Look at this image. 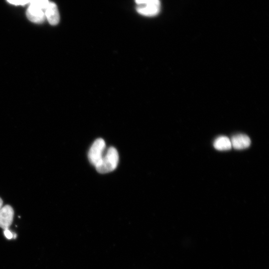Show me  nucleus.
<instances>
[{"label":"nucleus","instance_id":"nucleus-1","mask_svg":"<svg viewBox=\"0 0 269 269\" xmlns=\"http://www.w3.org/2000/svg\"><path fill=\"white\" fill-rule=\"evenodd\" d=\"M119 162V154L114 147H109L105 152L100 163L95 167L100 173H107L114 170Z\"/></svg>","mask_w":269,"mask_h":269},{"label":"nucleus","instance_id":"nucleus-2","mask_svg":"<svg viewBox=\"0 0 269 269\" xmlns=\"http://www.w3.org/2000/svg\"><path fill=\"white\" fill-rule=\"evenodd\" d=\"M136 10L141 15L146 16L156 15L160 10V0H134Z\"/></svg>","mask_w":269,"mask_h":269},{"label":"nucleus","instance_id":"nucleus-3","mask_svg":"<svg viewBox=\"0 0 269 269\" xmlns=\"http://www.w3.org/2000/svg\"><path fill=\"white\" fill-rule=\"evenodd\" d=\"M106 143L101 138L97 139L91 145L88 152L90 162L95 167L100 163L105 151Z\"/></svg>","mask_w":269,"mask_h":269},{"label":"nucleus","instance_id":"nucleus-4","mask_svg":"<svg viewBox=\"0 0 269 269\" xmlns=\"http://www.w3.org/2000/svg\"><path fill=\"white\" fill-rule=\"evenodd\" d=\"M14 215L13 208L9 205L2 206L0 210V227L8 229L11 225Z\"/></svg>","mask_w":269,"mask_h":269},{"label":"nucleus","instance_id":"nucleus-5","mask_svg":"<svg viewBox=\"0 0 269 269\" xmlns=\"http://www.w3.org/2000/svg\"><path fill=\"white\" fill-rule=\"evenodd\" d=\"M26 16L30 21L36 23H41L45 19V13L43 10L31 5L27 8Z\"/></svg>","mask_w":269,"mask_h":269},{"label":"nucleus","instance_id":"nucleus-6","mask_svg":"<svg viewBox=\"0 0 269 269\" xmlns=\"http://www.w3.org/2000/svg\"><path fill=\"white\" fill-rule=\"evenodd\" d=\"M45 15L49 23L52 25L57 24L60 20L59 11L56 4L54 2H49L45 9Z\"/></svg>","mask_w":269,"mask_h":269},{"label":"nucleus","instance_id":"nucleus-7","mask_svg":"<svg viewBox=\"0 0 269 269\" xmlns=\"http://www.w3.org/2000/svg\"><path fill=\"white\" fill-rule=\"evenodd\" d=\"M230 141L232 146L237 149L248 148L251 142L250 137L244 134H236L232 137Z\"/></svg>","mask_w":269,"mask_h":269},{"label":"nucleus","instance_id":"nucleus-8","mask_svg":"<svg viewBox=\"0 0 269 269\" xmlns=\"http://www.w3.org/2000/svg\"><path fill=\"white\" fill-rule=\"evenodd\" d=\"M213 145L215 148L219 150H227L232 147L230 139L225 136L218 137L214 140Z\"/></svg>","mask_w":269,"mask_h":269},{"label":"nucleus","instance_id":"nucleus-9","mask_svg":"<svg viewBox=\"0 0 269 269\" xmlns=\"http://www.w3.org/2000/svg\"><path fill=\"white\" fill-rule=\"evenodd\" d=\"M48 0H29L30 5L42 10L45 9L49 3Z\"/></svg>","mask_w":269,"mask_h":269},{"label":"nucleus","instance_id":"nucleus-10","mask_svg":"<svg viewBox=\"0 0 269 269\" xmlns=\"http://www.w3.org/2000/svg\"><path fill=\"white\" fill-rule=\"evenodd\" d=\"M7 1L15 5H24L29 2V0H7Z\"/></svg>","mask_w":269,"mask_h":269},{"label":"nucleus","instance_id":"nucleus-11","mask_svg":"<svg viewBox=\"0 0 269 269\" xmlns=\"http://www.w3.org/2000/svg\"><path fill=\"white\" fill-rule=\"evenodd\" d=\"M3 234L5 238L8 240L13 238V233H12L9 229L4 230Z\"/></svg>","mask_w":269,"mask_h":269},{"label":"nucleus","instance_id":"nucleus-12","mask_svg":"<svg viewBox=\"0 0 269 269\" xmlns=\"http://www.w3.org/2000/svg\"><path fill=\"white\" fill-rule=\"evenodd\" d=\"M2 204L3 202L2 199L0 198V210L1 209V207H2Z\"/></svg>","mask_w":269,"mask_h":269}]
</instances>
